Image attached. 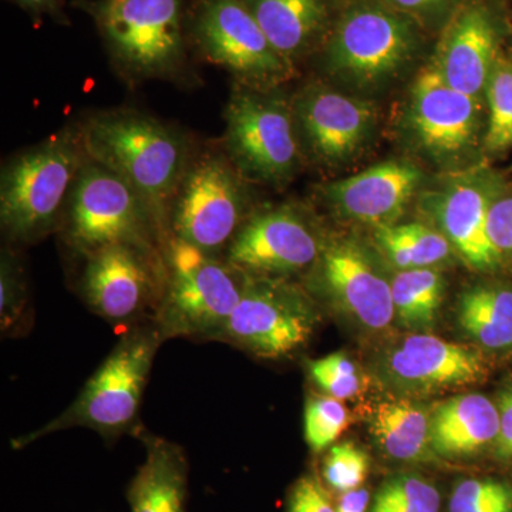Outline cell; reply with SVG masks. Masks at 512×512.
Masks as SVG:
<instances>
[{
    "instance_id": "d6986e66",
    "label": "cell",
    "mask_w": 512,
    "mask_h": 512,
    "mask_svg": "<svg viewBox=\"0 0 512 512\" xmlns=\"http://www.w3.org/2000/svg\"><path fill=\"white\" fill-rule=\"evenodd\" d=\"M493 16L481 5L458 10L444 32L434 66L458 92L480 99L498 59Z\"/></svg>"
},
{
    "instance_id": "4fadbf2b",
    "label": "cell",
    "mask_w": 512,
    "mask_h": 512,
    "mask_svg": "<svg viewBox=\"0 0 512 512\" xmlns=\"http://www.w3.org/2000/svg\"><path fill=\"white\" fill-rule=\"evenodd\" d=\"M293 111L298 136L316 160L332 167L360 154L376 127L373 104L319 84L303 90Z\"/></svg>"
},
{
    "instance_id": "30bf717a",
    "label": "cell",
    "mask_w": 512,
    "mask_h": 512,
    "mask_svg": "<svg viewBox=\"0 0 512 512\" xmlns=\"http://www.w3.org/2000/svg\"><path fill=\"white\" fill-rule=\"evenodd\" d=\"M195 35L211 62L252 86H272L291 76L292 63L271 45L244 0H205Z\"/></svg>"
},
{
    "instance_id": "4316f807",
    "label": "cell",
    "mask_w": 512,
    "mask_h": 512,
    "mask_svg": "<svg viewBox=\"0 0 512 512\" xmlns=\"http://www.w3.org/2000/svg\"><path fill=\"white\" fill-rule=\"evenodd\" d=\"M443 296V276L436 269H404L392 281L394 318L409 329L430 328L437 318Z\"/></svg>"
},
{
    "instance_id": "e0dca14e",
    "label": "cell",
    "mask_w": 512,
    "mask_h": 512,
    "mask_svg": "<svg viewBox=\"0 0 512 512\" xmlns=\"http://www.w3.org/2000/svg\"><path fill=\"white\" fill-rule=\"evenodd\" d=\"M480 113V99L451 87L434 63L414 80L410 120L420 146L431 156L466 153L476 141Z\"/></svg>"
},
{
    "instance_id": "d4e9b609",
    "label": "cell",
    "mask_w": 512,
    "mask_h": 512,
    "mask_svg": "<svg viewBox=\"0 0 512 512\" xmlns=\"http://www.w3.org/2000/svg\"><path fill=\"white\" fill-rule=\"evenodd\" d=\"M457 322L468 338L483 348L512 346V289L473 286L458 299Z\"/></svg>"
},
{
    "instance_id": "7a4b0ae2",
    "label": "cell",
    "mask_w": 512,
    "mask_h": 512,
    "mask_svg": "<svg viewBox=\"0 0 512 512\" xmlns=\"http://www.w3.org/2000/svg\"><path fill=\"white\" fill-rule=\"evenodd\" d=\"M161 342L164 338L158 328L128 333L111 350L66 412L35 433L15 441L13 446H29L40 437L72 427H87L106 437L126 431L140 410Z\"/></svg>"
},
{
    "instance_id": "e575fe53",
    "label": "cell",
    "mask_w": 512,
    "mask_h": 512,
    "mask_svg": "<svg viewBox=\"0 0 512 512\" xmlns=\"http://www.w3.org/2000/svg\"><path fill=\"white\" fill-rule=\"evenodd\" d=\"M18 271L9 258L2 261V279H0V316L2 328L8 329L18 320L22 311V285L18 281Z\"/></svg>"
},
{
    "instance_id": "7c38bea8",
    "label": "cell",
    "mask_w": 512,
    "mask_h": 512,
    "mask_svg": "<svg viewBox=\"0 0 512 512\" xmlns=\"http://www.w3.org/2000/svg\"><path fill=\"white\" fill-rule=\"evenodd\" d=\"M323 244L309 222L292 208L261 212L238 229L228 264L242 274L279 278L318 261Z\"/></svg>"
},
{
    "instance_id": "ffe728a7",
    "label": "cell",
    "mask_w": 512,
    "mask_h": 512,
    "mask_svg": "<svg viewBox=\"0 0 512 512\" xmlns=\"http://www.w3.org/2000/svg\"><path fill=\"white\" fill-rule=\"evenodd\" d=\"M493 204L490 190L477 181L451 185L434 201V215L444 237L478 271L494 269L503 259L488 235V215Z\"/></svg>"
},
{
    "instance_id": "8992f818",
    "label": "cell",
    "mask_w": 512,
    "mask_h": 512,
    "mask_svg": "<svg viewBox=\"0 0 512 512\" xmlns=\"http://www.w3.org/2000/svg\"><path fill=\"white\" fill-rule=\"evenodd\" d=\"M318 312L311 299L279 278L244 274V288L220 340L261 359L278 360L311 340Z\"/></svg>"
},
{
    "instance_id": "9a60e30c",
    "label": "cell",
    "mask_w": 512,
    "mask_h": 512,
    "mask_svg": "<svg viewBox=\"0 0 512 512\" xmlns=\"http://www.w3.org/2000/svg\"><path fill=\"white\" fill-rule=\"evenodd\" d=\"M384 370L390 382L404 392L433 394L483 382L487 362L473 346L414 333L387 352Z\"/></svg>"
},
{
    "instance_id": "ba28073f",
    "label": "cell",
    "mask_w": 512,
    "mask_h": 512,
    "mask_svg": "<svg viewBox=\"0 0 512 512\" xmlns=\"http://www.w3.org/2000/svg\"><path fill=\"white\" fill-rule=\"evenodd\" d=\"M225 119L229 156L239 173L266 184L291 180L299 163L298 131L284 100L241 90Z\"/></svg>"
},
{
    "instance_id": "7402d4cb",
    "label": "cell",
    "mask_w": 512,
    "mask_h": 512,
    "mask_svg": "<svg viewBox=\"0 0 512 512\" xmlns=\"http://www.w3.org/2000/svg\"><path fill=\"white\" fill-rule=\"evenodd\" d=\"M146 460L128 487L131 512H187L188 460L183 448L148 436Z\"/></svg>"
},
{
    "instance_id": "ac0fdd59",
    "label": "cell",
    "mask_w": 512,
    "mask_h": 512,
    "mask_svg": "<svg viewBox=\"0 0 512 512\" xmlns=\"http://www.w3.org/2000/svg\"><path fill=\"white\" fill-rule=\"evenodd\" d=\"M420 183L416 165L387 161L326 185L322 194L339 217L383 227L399 220Z\"/></svg>"
},
{
    "instance_id": "3957f363",
    "label": "cell",
    "mask_w": 512,
    "mask_h": 512,
    "mask_svg": "<svg viewBox=\"0 0 512 512\" xmlns=\"http://www.w3.org/2000/svg\"><path fill=\"white\" fill-rule=\"evenodd\" d=\"M417 32L400 10L359 2L340 16L325 52V66L339 82L356 90L380 89L413 59Z\"/></svg>"
},
{
    "instance_id": "f35d334b",
    "label": "cell",
    "mask_w": 512,
    "mask_h": 512,
    "mask_svg": "<svg viewBox=\"0 0 512 512\" xmlns=\"http://www.w3.org/2000/svg\"><path fill=\"white\" fill-rule=\"evenodd\" d=\"M369 503V491L360 487L342 494L338 505H336V512H366Z\"/></svg>"
},
{
    "instance_id": "4dcf8cb0",
    "label": "cell",
    "mask_w": 512,
    "mask_h": 512,
    "mask_svg": "<svg viewBox=\"0 0 512 512\" xmlns=\"http://www.w3.org/2000/svg\"><path fill=\"white\" fill-rule=\"evenodd\" d=\"M448 512H512V487L490 478H467L454 487Z\"/></svg>"
},
{
    "instance_id": "cb8c5ba5",
    "label": "cell",
    "mask_w": 512,
    "mask_h": 512,
    "mask_svg": "<svg viewBox=\"0 0 512 512\" xmlns=\"http://www.w3.org/2000/svg\"><path fill=\"white\" fill-rule=\"evenodd\" d=\"M430 413L407 399L377 404L372 416V433L377 444L393 460L421 463L433 460L430 443Z\"/></svg>"
},
{
    "instance_id": "2e32d148",
    "label": "cell",
    "mask_w": 512,
    "mask_h": 512,
    "mask_svg": "<svg viewBox=\"0 0 512 512\" xmlns=\"http://www.w3.org/2000/svg\"><path fill=\"white\" fill-rule=\"evenodd\" d=\"M82 288L87 305L101 318L117 323L136 318L158 289L147 247L113 244L87 255Z\"/></svg>"
},
{
    "instance_id": "83f0119b",
    "label": "cell",
    "mask_w": 512,
    "mask_h": 512,
    "mask_svg": "<svg viewBox=\"0 0 512 512\" xmlns=\"http://www.w3.org/2000/svg\"><path fill=\"white\" fill-rule=\"evenodd\" d=\"M488 127L485 148L503 153L512 146V62L498 57L487 84Z\"/></svg>"
},
{
    "instance_id": "9c48e42d",
    "label": "cell",
    "mask_w": 512,
    "mask_h": 512,
    "mask_svg": "<svg viewBox=\"0 0 512 512\" xmlns=\"http://www.w3.org/2000/svg\"><path fill=\"white\" fill-rule=\"evenodd\" d=\"M97 20L111 52L130 72L153 76L180 60L181 0H104Z\"/></svg>"
},
{
    "instance_id": "5bb4252c",
    "label": "cell",
    "mask_w": 512,
    "mask_h": 512,
    "mask_svg": "<svg viewBox=\"0 0 512 512\" xmlns=\"http://www.w3.org/2000/svg\"><path fill=\"white\" fill-rule=\"evenodd\" d=\"M316 284L333 305L369 330L389 328L394 319L392 282L356 242L323 245L316 261Z\"/></svg>"
},
{
    "instance_id": "52a82bcc",
    "label": "cell",
    "mask_w": 512,
    "mask_h": 512,
    "mask_svg": "<svg viewBox=\"0 0 512 512\" xmlns=\"http://www.w3.org/2000/svg\"><path fill=\"white\" fill-rule=\"evenodd\" d=\"M153 211L120 175L97 163L82 165L67 212V239L86 255L113 244L147 247Z\"/></svg>"
},
{
    "instance_id": "f546056e",
    "label": "cell",
    "mask_w": 512,
    "mask_h": 512,
    "mask_svg": "<svg viewBox=\"0 0 512 512\" xmlns=\"http://www.w3.org/2000/svg\"><path fill=\"white\" fill-rule=\"evenodd\" d=\"M350 426V413L342 400L335 397L311 396L305 403L303 431L313 453L328 450Z\"/></svg>"
},
{
    "instance_id": "ab89813d",
    "label": "cell",
    "mask_w": 512,
    "mask_h": 512,
    "mask_svg": "<svg viewBox=\"0 0 512 512\" xmlns=\"http://www.w3.org/2000/svg\"><path fill=\"white\" fill-rule=\"evenodd\" d=\"M19 2L29 6V8H42L49 0H19Z\"/></svg>"
},
{
    "instance_id": "836d02e7",
    "label": "cell",
    "mask_w": 512,
    "mask_h": 512,
    "mask_svg": "<svg viewBox=\"0 0 512 512\" xmlns=\"http://www.w3.org/2000/svg\"><path fill=\"white\" fill-rule=\"evenodd\" d=\"M286 512H336V507L318 478L305 476L293 485Z\"/></svg>"
},
{
    "instance_id": "44dd1931",
    "label": "cell",
    "mask_w": 512,
    "mask_h": 512,
    "mask_svg": "<svg viewBox=\"0 0 512 512\" xmlns=\"http://www.w3.org/2000/svg\"><path fill=\"white\" fill-rule=\"evenodd\" d=\"M498 430L497 404L484 394H458L430 413L431 448L436 456L450 460L473 457L494 446Z\"/></svg>"
},
{
    "instance_id": "484cf974",
    "label": "cell",
    "mask_w": 512,
    "mask_h": 512,
    "mask_svg": "<svg viewBox=\"0 0 512 512\" xmlns=\"http://www.w3.org/2000/svg\"><path fill=\"white\" fill-rule=\"evenodd\" d=\"M376 239L387 259L400 271L433 268L451 251V244L443 232L421 222L377 227Z\"/></svg>"
},
{
    "instance_id": "d6a6232c",
    "label": "cell",
    "mask_w": 512,
    "mask_h": 512,
    "mask_svg": "<svg viewBox=\"0 0 512 512\" xmlns=\"http://www.w3.org/2000/svg\"><path fill=\"white\" fill-rule=\"evenodd\" d=\"M309 376L320 392L338 400H348L362 392L363 376L355 363L343 353H332L309 362Z\"/></svg>"
},
{
    "instance_id": "603a6c76",
    "label": "cell",
    "mask_w": 512,
    "mask_h": 512,
    "mask_svg": "<svg viewBox=\"0 0 512 512\" xmlns=\"http://www.w3.org/2000/svg\"><path fill=\"white\" fill-rule=\"evenodd\" d=\"M279 55L292 63L305 52L328 19L326 0H244Z\"/></svg>"
},
{
    "instance_id": "1f68e13d",
    "label": "cell",
    "mask_w": 512,
    "mask_h": 512,
    "mask_svg": "<svg viewBox=\"0 0 512 512\" xmlns=\"http://www.w3.org/2000/svg\"><path fill=\"white\" fill-rule=\"evenodd\" d=\"M370 470V458L365 450L352 441L333 444L323 460L322 477L332 490L348 493L365 483Z\"/></svg>"
},
{
    "instance_id": "277c9868",
    "label": "cell",
    "mask_w": 512,
    "mask_h": 512,
    "mask_svg": "<svg viewBox=\"0 0 512 512\" xmlns=\"http://www.w3.org/2000/svg\"><path fill=\"white\" fill-rule=\"evenodd\" d=\"M244 288V274L202 249L174 238L158 326L174 336L220 340Z\"/></svg>"
},
{
    "instance_id": "f1b7e54d",
    "label": "cell",
    "mask_w": 512,
    "mask_h": 512,
    "mask_svg": "<svg viewBox=\"0 0 512 512\" xmlns=\"http://www.w3.org/2000/svg\"><path fill=\"white\" fill-rule=\"evenodd\" d=\"M439 490L419 474L403 473L384 481L372 512H439Z\"/></svg>"
},
{
    "instance_id": "8fae6325",
    "label": "cell",
    "mask_w": 512,
    "mask_h": 512,
    "mask_svg": "<svg viewBox=\"0 0 512 512\" xmlns=\"http://www.w3.org/2000/svg\"><path fill=\"white\" fill-rule=\"evenodd\" d=\"M242 212L244 194L234 168L220 157L204 158L181 181L175 238L212 254L235 237Z\"/></svg>"
},
{
    "instance_id": "74e56055",
    "label": "cell",
    "mask_w": 512,
    "mask_h": 512,
    "mask_svg": "<svg viewBox=\"0 0 512 512\" xmlns=\"http://www.w3.org/2000/svg\"><path fill=\"white\" fill-rule=\"evenodd\" d=\"M400 12L427 15L443 9L450 0H389Z\"/></svg>"
},
{
    "instance_id": "d590c367",
    "label": "cell",
    "mask_w": 512,
    "mask_h": 512,
    "mask_svg": "<svg viewBox=\"0 0 512 512\" xmlns=\"http://www.w3.org/2000/svg\"><path fill=\"white\" fill-rule=\"evenodd\" d=\"M488 235L501 254L512 255V198L494 201L491 205Z\"/></svg>"
},
{
    "instance_id": "5b68a950",
    "label": "cell",
    "mask_w": 512,
    "mask_h": 512,
    "mask_svg": "<svg viewBox=\"0 0 512 512\" xmlns=\"http://www.w3.org/2000/svg\"><path fill=\"white\" fill-rule=\"evenodd\" d=\"M72 138H50L5 168L0 187L2 227L15 239L42 237L55 225L70 185L79 174Z\"/></svg>"
},
{
    "instance_id": "8d00e7d4",
    "label": "cell",
    "mask_w": 512,
    "mask_h": 512,
    "mask_svg": "<svg viewBox=\"0 0 512 512\" xmlns=\"http://www.w3.org/2000/svg\"><path fill=\"white\" fill-rule=\"evenodd\" d=\"M500 430L494 443L495 456L512 463V387L505 389L498 397Z\"/></svg>"
},
{
    "instance_id": "6da1fadb",
    "label": "cell",
    "mask_w": 512,
    "mask_h": 512,
    "mask_svg": "<svg viewBox=\"0 0 512 512\" xmlns=\"http://www.w3.org/2000/svg\"><path fill=\"white\" fill-rule=\"evenodd\" d=\"M82 141L87 156L127 181L153 214L164 210L183 181V140L151 117L137 113L94 117L84 127Z\"/></svg>"
}]
</instances>
